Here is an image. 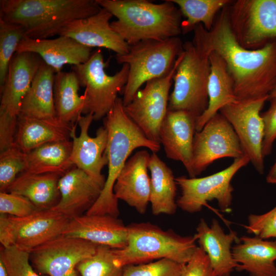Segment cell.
Wrapping results in <instances>:
<instances>
[{"label": "cell", "instance_id": "obj_1", "mask_svg": "<svg viewBox=\"0 0 276 276\" xmlns=\"http://www.w3.org/2000/svg\"><path fill=\"white\" fill-rule=\"evenodd\" d=\"M226 6L210 31L199 24L194 36L210 53L214 52L224 60L237 100L268 97L276 85V39L256 50L242 47L231 29Z\"/></svg>", "mask_w": 276, "mask_h": 276}, {"label": "cell", "instance_id": "obj_2", "mask_svg": "<svg viewBox=\"0 0 276 276\" xmlns=\"http://www.w3.org/2000/svg\"><path fill=\"white\" fill-rule=\"evenodd\" d=\"M117 20L113 30L129 45L147 40L178 37L181 32V13L170 0L155 4L147 0H97Z\"/></svg>", "mask_w": 276, "mask_h": 276}, {"label": "cell", "instance_id": "obj_3", "mask_svg": "<svg viewBox=\"0 0 276 276\" xmlns=\"http://www.w3.org/2000/svg\"><path fill=\"white\" fill-rule=\"evenodd\" d=\"M103 124L108 131V174L99 197L86 214L117 217L119 214L118 199L114 194L113 187L127 158L133 151L140 147L156 153L160 150V144L146 137L127 114L120 98L103 118Z\"/></svg>", "mask_w": 276, "mask_h": 276}, {"label": "cell", "instance_id": "obj_4", "mask_svg": "<svg viewBox=\"0 0 276 276\" xmlns=\"http://www.w3.org/2000/svg\"><path fill=\"white\" fill-rule=\"evenodd\" d=\"M101 9L97 0H1L0 18L20 26L26 38L44 39Z\"/></svg>", "mask_w": 276, "mask_h": 276}, {"label": "cell", "instance_id": "obj_5", "mask_svg": "<svg viewBox=\"0 0 276 276\" xmlns=\"http://www.w3.org/2000/svg\"><path fill=\"white\" fill-rule=\"evenodd\" d=\"M127 227L126 245L113 249L115 261L121 267L162 259L185 264L197 247L194 236H181L149 222L133 223Z\"/></svg>", "mask_w": 276, "mask_h": 276}, {"label": "cell", "instance_id": "obj_6", "mask_svg": "<svg viewBox=\"0 0 276 276\" xmlns=\"http://www.w3.org/2000/svg\"><path fill=\"white\" fill-rule=\"evenodd\" d=\"M183 57L173 76L168 110H185L199 117L209 104L210 53L195 37L183 43Z\"/></svg>", "mask_w": 276, "mask_h": 276}, {"label": "cell", "instance_id": "obj_7", "mask_svg": "<svg viewBox=\"0 0 276 276\" xmlns=\"http://www.w3.org/2000/svg\"><path fill=\"white\" fill-rule=\"evenodd\" d=\"M178 37L164 40H147L129 45L128 52L116 54L118 63L127 64L129 74L123 90L124 106L128 104L140 87L149 80L168 74L183 51Z\"/></svg>", "mask_w": 276, "mask_h": 276}, {"label": "cell", "instance_id": "obj_8", "mask_svg": "<svg viewBox=\"0 0 276 276\" xmlns=\"http://www.w3.org/2000/svg\"><path fill=\"white\" fill-rule=\"evenodd\" d=\"M108 63L104 61L99 49L92 52L86 62L71 67L80 86L85 88L82 95V113L92 114L95 121L106 116L118 98V94L123 91L128 78L127 64H122L121 70L113 75H108L105 70Z\"/></svg>", "mask_w": 276, "mask_h": 276}, {"label": "cell", "instance_id": "obj_9", "mask_svg": "<svg viewBox=\"0 0 276 276\" xmlns=\"http://www.w3.org/2000/svg\"><path fill=\"white\" fill-rule=\"evenodd\" d=\"M70 219L53 210H39L16 217L1 214L0 242L3 247H15L30 253L62 235Z\"/></svg>", "mask_w": 276, "mask_h": 276}, {"label": "cell", "instance_id": "obj_10", "mask_svg": "<svg viewBox=\"0 0 276 276\" xmlns=\"http://www.w3.org/2000/svg\"><path fill=\"white\" fill-rule=\"evenodd\" d=\"M250 160L247 156L234 159L225 169L200 178L180 176L175 181L181 190L176 200L177 206L190 213L200 211L207 202L216 200L220 210L227 212L232 203L233 187L231 181L235 174Z\"/></svg>", "mask_w": 276, "mask_h": 276}, {"label": "cell", "instance_id": "obj_11", "mask_svg": "<svg viewBox=\"0 0 276 276\" xmlns=\"http://www.w3.org/2000/svg\"><path fill=\"white\" fill-rule=\"evenodd\" d=\"M231 29L238 43L249 50L276 39V0H238L226 6Z\"/></svg>", "mask_w": 276, "mask_h": 276}, {"label": "cell", "instance_id": "obj_12", "mask_svg": "<svg viewBox=\"0 0 276 276\" xmlns=\"http://www.w3.org/2000/svg\"><path fill=\"white\" fill-rule=\"evenodd\" d=\"M182 57L183 51L168 74L147 82L145 87L136 92L131 101L124 106L127 114L146 137L159 144V128L168 111L173 76Z\"/></svg>", "mask_w": 276, "mask_h": 276}, {"label": "cell", "instance_id": "obj_13", "mask_svg": "<svg viewBox=\"0 0 276 276\" xmlns=\"http://www.w3.org/2000/svg\"><path fill=\"white\" fill-rule=\"evenodd\" d=\"M268 97L237 100L227 104L219 112L232 125L245 155L260 174L264 171L262 143L264 126L261 111Z\"/></svg>", "mask_w": 276, "mask_h": 276}, {"label": "cell", "instance_id": "obj_14", "mask_svg": "<svg viewBox=\"0 0 276 276\" xmlns=\"http://www.w3.org/2000/svg\"><path fill=\"white\" fill-rule=\"evenodd\" d=\"M97 245L79 238L60 235L30 252L32 266L47 276H79L77 265L93 255Z\"/></svg>", "mask_w": 276, "mask_h": 276}, {"label": "cell", "instance_id": "obj_15", "mask_svg": "<svg viewBox=\"0 0 276 276\" xmlns=\"http://www.w3.org/2000/svg\"><path fill=\"white\" fill-rule=\"evenodd\" d=\"M245 154L232 125L220 113L196 131L194 139L193 167L196 177L216 160L240 158Z\"/></svg>", "mask_w": 276, "mask_h": 276}, {"label": "cell", "instance_id": "obj_16", "mask_svg": "<svg viewBox=\"0 0 276 276\" xmlns=\"http://www.w3.org/2000/svg\"><path fill=\"white\" fill-rule=\"evenodd\" d=\"M93 120L91 114L82 115L78 119L80 135H76V129L72 133L71 161L74 166L104 186L106 178L102 170L108 164V131L103 126L97 129L95 136H89L88 130Z\"/></svg>", "mask_w": 276, "mask_h": 276}, {"label": "cell", "instance_id": "obj_17", "mask_svg": "<svg viewBox=\"0 0 276 276\" xmlns=\"http://www.w3.org/2000/svg\"><path fill=\"white\" fill-rule=\"evenodd\" d=\"M197 119L185 110H168L159 131V143L163 146L166 155L181 162L190 178L196 177L193 151Z\"/></svg>", "mask_w": 276, "mask_h": 276}, {"label": "cell", "instance_id": "obj_18", "mask_svg": "<svg viewBox=\"0 0 276 276\" xmlns=\"http://www.w3.org/2000/svg\"><path fill=\"white\" fill-rule=\"evenodd\" d=\"M43 62L41 57L33 52L14 54L4 85L0 87V112L18 118L22 100Z\"/></svg>", "mask_w": 276, "mask_h": 276}, {"label": "cell", "instance_id": "obj_19", "mask_svg": "<svg viewBox=\"0 0 276 276\" xmlns=\"http://www.w3.org/2000/svg\"><path fill=\"white\" fill-rule=\"evenodd\" d=\"M62 235L120 249L127 243L128 229L116 217L85 214L70 219Z\"/></svg>", "mask_w": 276, "mask_h": 276}, {"label": "cell", "instance_id": "obj_20", "mask_svg": "<svg viewBox=\"0 0 276 276\" xmlns=\"http://www.w3.org/2000/svg\"><path fill=\"white\" fill-rule=\"evenodd\" d=\"M112 16L110 12L101 8L92 16L67 24L61 29L59 36L70 37L91 48H103L114 52L116 54H126L129 45L111 28L110 20Z\"/></svg>", "mask_w": 276, "mask_h": 276}, {"label": "cell", "instance_id": "obj_21", "mask_svg": "<svg viewBox=\"0 0 276 276\" xmlns=\"http://www.w3.org/2000/svg\"><path fill=\"white\" fill-rule=\"evenodd\" d=\"M104 186L74 166L59 181L60 199L52 210L70 219L87 211L99 197Z\"/></svg>", "mask_w": 276, "mask_h": 276}, {"label": "cell", "instance_id": "obj_22", "mask_svg": "<svg viewBox=\"0 0 276 276\" xmlns=\"http://www.w3.org/2000/svg\"><path fill=\"white\" fill-rule=\"evenodd\" d=\"M150 154L136 152L126 162L113 187V193L140 214L146 213L150 199V178L148 174Z\"/></svg>", "mask_w": 276, "mask_h": 276}, {"label": "cell", "instance_id": "obj_23", "mask_svg": "<svg viewBox=\"0 0 276 276\" xmlns=\"http://www.w3.org/2000/svg\"><path fill=\"white\" fill-rule=\"evenodd\" d=\"M91 50L72 38L59 36L54 39L25 38L16 52H29L39 55L57 73L61 72L65 64L76 65L86 62L91 56Z\"/></svg>", "mask_w": 276, "mask_h": 276}, {"label": "cell", "instance_id": "obj_24", "mask_svg": "<svg viewBox=\"0 0 276 276\" xmlns=\"http://www.w3.org/2000/svg\"><path fill=\"white\" fill-rule=\"evenodd\" d=\"M194 236L208 256L216 275L231 276L237 266L231 249L234 242H239L237 233L231 231L225 234L216 219L212 220L210 226L201 219Z\"/></svg>", "mask_w": 276, "mask_h": 276}, {"label": "cell", "instance_id": "obj_25", "mask_svg": "<svg viewBox=\"0 0 276 276\" xmlns=\"http://www.w3.org/2000/svg\"><path fill=\"white\" fill-rule=\"evenodd\" d=\"M77 124L65 123L57 117L39 119L19 114L14 143L28 153L47 143L69 140Z\"/></svg>", "mask_w": 276, "mask_h": 276}, {"label": "cell", "instance_id": "obj_26", "mask_svg": "<svg viewBox=\"0 0 276 276\" xmlns=\"http://www.w3.org/2000/svg\"><path fill=\"white\" fill-rule=\"evenodd\" d=\"M237 266L250 276H276V240L243 236L232 249Z\"/></svg>", "mask_w": 276, "mask_h": 276}, {"label": "cell", "instance_id": "obj_27", "mask_svg": "<svg viewBox=\"0 0 276 276\" xmlns=\"http://www.w3.org/2000/svg\"><path fill=\"white\" fill-rule=\"evenodd\" d=\"M211 71L208 84L209 104L207 109L197 118L196 131L228 104L237 100L233 83L223 58L214 52L210 54Z\"/></svg>", "mask_w": 276, "mask_h": 276}, {"label": "cell", "instance_id": "obj_28", "mask_svg": "<svg viewBox=\"0 0 276 276\" xmlns=\"http://www.w3.org/2000/svg\"><path fill=\"white\" fill-rule=\"evenodd\" d=\"M61 176L54 173L24 172L18 176L7 192L26 197L39 210H51L60 199L59 181Z\"/></svg>", "mask_w": 276, "mask_h": 276}, {"label": "cell", "instance_id": "obj_29", "mask_svg": "<svg viewBox=\"0 0 276 276\" xmlns=\"http://www.w3.org/2000/svg\"><path fill=\"white\" fill-rule=\"evenodd\" d=\"M55 74L43 62L22 100L19 114L39 119L56 117L54 101Z\"/></svg>", "mask_w": 276, "mask_h": 276}, {"label": "cell", "instance_id": "obj_30", "mask_svg": "<svg viewBox=\"0 0 276 276\" xmlns=\"http://www.w3.org/2000/svg\"><path fill=\"white\" fill-rule=\"evenodd\" d=\"M148 169L150 171L149 202L153 215H172L177 205L176 182L172 170L156 153L150 154Z\"/></svg>", "mask_w": 276, "mask_h": 276}, {"label": "cell", "instance_id": "obj_31", "mask_svg": "<svg viewBox=\"0 0 276 276\" xmlns=\"http://www.w3.org/2000/svg\"><path fill=\"white\" fill-rule=\"evenodd\" d=\"M72 150V141L70 140L41 145L27 153L24 172L62 176L74 167L71 161Z\"/></svg>", "mask_w": 276, "mask_h": 276}, {"label": "cell", "instance_id": "obj_32", "mask_svg": "<svg viewBox=\"0 0 276 276\" xmlns=\"http://www.w3.org/2000/svg\"><path fill=\"white\" fill-rule=\"evenodd\" d=\"M78 79L74 72H60L55 75L54 101L56 117L63 122L75 125L82 116L83 100L79 96Z\"/></svg>", "mask_w": 276, "mask_h": 276}, {"label": "cell", "instance_id": "obj_33", "mask_svg": "<svg viewBox=\"0 0 276 276\" xmlns=\"http://www.w3.org/2000/svg\"><path fill=\"white\" fill-rule=\"evenodd\" d=\"M179 8L186 19L181 21V32L185 34L196 26L202 24L210 31L215 22L217 12L231 1L228 0H170Z\"/></svg>", "mask_w": 276, "mask_h": 276}, {"label": "cell", "instance_id": "obj_34", "mask_svg": "<svg viewBox=\"0 0 276 276\" xmlns=\"http://www.w3.org/2000/svg\"><path fill=\"white\" fill-rule=\"evenodd\" d=\"M124 267L115 261L113 248L98 245L95 253L77 266L81 276H122Z\"/></svg>", "mask_w": 276, "mask_h": 276}, {"label": "cell", "instance_id": "obj_35", "mask_svg": "<svg viewBox=\"0 0 276 276\" xmlns=\"http://www.w3.org/2000/svg\"><path fill=\"white\" fill-rule=\"evenodd\" d=\"M25 38V32L20 26L0 18V87L5 82L9 63Z\"/></svg>", "mask_w": 276, "mask_h": 276}, {"label": "cell", "instance_id": "obj_36", "mask_svg": "<svg viewBox=\"0 0 276 276\" xmlns=\"http://www.w3.org/2000/svg\"><path fill=\"white\" fill-rule=\"evenodd\" d=\"M26 156L15 143L0 152L1 192H7L18 176L25 171Z\"/></svg>", "mask_w": 276, "mask_h": 276}, {"label": "cell", "instance_id": "obj_37", "mask_svg": "<svg viewBox=\"0 0 276 276\" xmlns=\"http://www.w3.org/2000/svg\"><path fill=\"white\" fill-rule=\"evenodd\" d=\"M184 264L168 259L124 267L122 276H180Z\"/></svg>", "mask_w": 276, "mask_h": 276}, {"label": "cell", "instance_id": "obj_38", "mask_svg": "<svg viewBox=\"0 0 276 276\" xmlns=\"http://www.w3.org/2000/svg\"><path fill=\"white\" fill-rule=\"evenodd\" d=\"M0 260L4 263L8 276H47L35 270L31 264L30 253L15 247H2Z\"/></svg>", "mask_w": 276, "mask_h": 276}, {"label": "cell", "instance_id": "obj_39", "mask_svg": "<svg viewBox=\"0 0 276 276\" xmlns=\"http://www.w3.org/2000/svg\"><path fill=\"white\" fill-rule=\"evenodd\" d=\"M39 211L26 197L7 192H0V213L16 217L29 216Z\"/></svg>", "mask_w": 276, "mask_h": 276}, {"label": "cell", "instance_id": "obj_40", "mask_svg": "<svg viewBox=\"0 0 276 276\" xmlns=\"http://www.w3.org/2000/svg\"><path fill=\"white\" fill-rule=\"evenodd\" d=\"M245 228L248 233L263 239H276V206L261 215H249Z\"/></svg>", "mask_w": 276, "mask_h": 276}, {"label": "cell", "instance_id": "obj_41", "mask_svg": "<svg viewBox=\"0 0 276 276\" xmlns=\"http://www.w3.org/2000/svg\"><path fill=\"white\" fill-rule=\"evenodd\" d=\"M180 276H216L208 256L197 246L191 259L183 265Z\"/></svg>", "mask_w": 276, "mask_h": 276}, {"label": "cell", "instance_id": "obj_42", "mask_svg": "<svg viewBox=\"0 0 276 276\" xmlns=\"http://www.w3.org/2000/svg\"><path fill=\"white\" fill-rule=\"evenodd\" d=\"M269 101L270 105L268 109L261 114L264 126L262 143V154L264 158L271 153L276 140V98Z\"/></svg>", "mask_w": 276, "mask_h": 276}, {"label": "cell", "instance_id": "obj_43", "mask_svg": "<svg viewBox=\"0 0 276 276\" xmlns=\"http://www.w3.org/2000/svg\"><path fill=\"white\" fill-rule=\"evenodd\" d=\"M266 180L269 184L276 185V159L266 175Z\"/></svg>", "mask_w": 276, "mask_h": 276}, {"label": "cell", "instance_id": "obj_44", "mask_svg": "<svg viewBox=\"0 0 276 276\" xmlns=\"http://www.w3.org/2000/svg\"><path fill=\"white\" fill-rule=\"evenodd\" d=\"M0 276H8L6 268L2 261L0 260Z\"/></svg>", "mask_w": 276, "mask_h": 276}, {"label": "cell", "instance_id": "obj_45", "mask_svg": "<svg viewBox=\"0 0 276 276\" xmlns=\"http://www.w3.org/2000/svg\"><path fill=\"white\" fill-rule=\"evenodd\" d=\"M275 98H276V85L275 86L274 88L272 89V90L271 91V93L269 94L268 96V101L272 99H275Z\"/></svg>", "mask_w": 276, "mask_h": 276}]
</instances>
